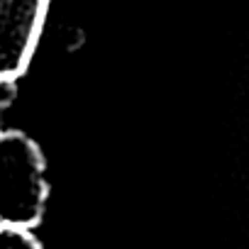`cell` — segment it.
<instances>
[{
	"mask_svg": "<svg viewBox=\"0 0 249 249\" xmlns=\"http://www.w3.org/2000/svg\"><path fill=\"white\" fill-rule=\"evenodd\" d=\"M49 183L39 147L15 130H0V225L35 230L47 210Z\"/></svg>",
	"mask_w": 249,
	"mask_h": 249,
	"instance_id": "obj_1",
	"label": "cell"
},
{
	"mask_svg": "<svg viewBox=\"0 0 249 249\" xmlns=\"http://www.w3.org/2000/svg\"><path fill=\"white\" fill-rule=\"evenodd\" d=\"M49 0H0V83L18 81L37 49Z\"/></svg>",
	"mask_w": 249,
	"mask_h": 249,
	"instance_id": "obj_2",
	"label": "cell"
},
{
	"mask_svg": "<svg viewBox=\"0 0 249 249\" xmlns=\"http://www.w3.org/2000/svg\"><path fill=\"white\" fill-rule=\"evenodd\" d=\"M0 249H47L35 230L0 225Z\"/></svg>",
	"mask_w": 249,
	"mask_h": 249,
	"instance_id": "obj_3",
	"label": "cell"
}]
</instances>
